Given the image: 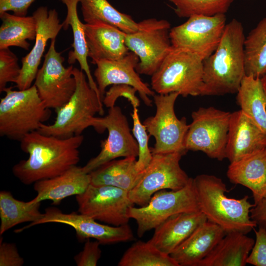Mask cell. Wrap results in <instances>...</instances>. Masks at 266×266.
Masks as SVG:
<instances>
[{
  "label": "cell",
  "mask_w": 266,
  "mask_h": 266,
  "mask_svg": "<svg viewBox=\"0 0 266 266\" xmlns=\"http://www.w3.org/2000/svg\"><path fill=\"white\" fill-rule=\"evenodd\" d=\"M83 140L82 134L60 138L31 132L20 141L21 150L29 157L15 164L12 173L27 185L61 174L78 163Z\"/></svg>",
  "instance_id": "cell-1"
},
{
  "label": "cell",
  "mask_w": 266,
  "mask_h": 266,
  "mask_svg": "<svg viewBox=\"0 0 266 266\" xmlns=\"http://www.w3.org/2000/svg\"><path fill=\"white\" fill-rule=\"evenodd\" d=\"M242 23L233 19L226 25L215 51L203 61L201 96L236 93L245 75Z\"/></svg>",
  "instance_id": "cell-2"
},
{
  "label": "cell",
  "mask_w": 266,
  "mask_h": 266,
  "mask_svg": "<svg viewBox=\"0 0 266 266\" xmlns=\"http://www.w3.org/2000/svg\"><path fill=\"white\" fill-rule=\"evenodd\" d=\"M193 180L200 210L226 234H247L257 226L250 217V210L255 205L250 202L248 196L240 199L228 198L226 184L213 175L202 174Z\"/></svg>",
  "instance_id": "cell-3"
},
{
  "label": "cell",
  "mask_w": 266,
  "mask_h": 266,
  "mask_svg": "<svg viewBox=\"0 0 266 266\" xmlns=\"http://www.w3.org/2000/svg\"><path fill=\"white\" fill-rule=\"evenodd\" d=\"M73 75L76 82L74 94L56 110L57 116L52 124H41L38 130L40 133L60 138L81 135L87 128L92 127L97 113L103 115L102 101L91 87L84 72L74 67Z\"/></svg>",
  "instance_id": "cell-4"
},
{
  "label": "cell",
  "mask_w": 266,
  "mask_h": 266,
  "mask_svg": "<svg viewBox=\"0 0 266 266\" xmlns=\"http://www.w3.org/2000/svg\"><path fill=\"white\" fill-rule=\"evenodd\" d=\"M0 101V135L20 141L27 134L38 131L50 117L51 111L40 99L33 84L28 89L6 88Z\"/></svg>",
  "instance_id": "cell-5"
},
{
  "label": "cell",
  "mask_w": 266,
  "mask_h": 266,
  "mask_svg": "<svg viewBox=\"0 0 266 266\" xmlns=\"http://www.w3.org/2000/svg\"><path fill=\"white\" fill-rule=\"evenodd\" d=\"M203 61L193 53L172 46L151 76V89L158 94L177 93L183 97L201 96Z\"/></svg>",
  "instance_id": "cell-6"
},
{
  "label": "cell",
  "mask_w": 266,
  "mask_h": 266,
  "mask_svg": "<svg viewBox=\"0 0 266 266\" xmlns=\"http://www.w3.org/2000/svg\"><path fill=\"white\" fill-rule=\"evenodd\" d=\"M231 114L212 106L200 107L193 111L185 138L186 150L200 151L220 161L226 158Z\"/></svg>",
  "instance_id": "cell-7"
},
{
  "label": "cell",
  "mask_w": 266,
  "mask_h": 266,
  "mask_svg": "<svg viewBox=\"0 0 266 266\" xmlns=\"http://www.w3.org/2000/svg\"><path fill=\"white\" fill-rule=\"evenodd\" d=\"M152 154V160L141 171L139 181L128 192L131 201L140 206L146 205L155 193L166 189L180 190L185 187L191 179L180 166L183 153Z\"/></svg>",
  "instance_id": "cell-8"
},
{
  "label": "cell",
  "mask_w": 266,
  "mask_h": 266,
  "mask_svg": "<svg viewBox=\"0 0 266 266\" xmlns=\"http://www.w3.org/2000/svg\"><path fill=\"white\" fill-rule=\"evenodd\" d=\"M198 211L200 209L194 180L191 178L189 183L180 190L159 191L152 196L146 205L131 207L128 215L136 221L137 234L141 237L173 215Z\"/></svg>",
  "instance_id": "cell-9"
},
{
  "label": "cell",
  "mask_w": 266,
  "mask_h": 266,
  "mask_svg": "<svg viewBox=\"0 0 266 266\" xmlns=\"http://www.w3.org/2000/svg\"><path fill=\"white\" fill-rule=\"evenodd\" d=\"M138 24L135 32L126 34V45L139 58L136 67L137 73L152 76L172 48L170 24L166 20L154 18L143 20Z\"/></svg>",
  "instance_id": "cell-10"
},
{
  "label": "cell",
  "mask_w": 266,
  "mask_h": 266,
  "mask_svg": "<svg viewBox=\"0 0 266 266\" xmlns=\"http://www.w3.org/2000/svg\"><path fill=\"white\" fill-rule=\"evenodd\" d=\"M179 96L177 93L157 94L153 96L155 114L143 122L150 135L155 139L152 154L180 152L187 151L184 141L189 125L183 117L179 119L174 112V104Z\"/></svg>",
  "instance_id": "cell-11"
},
{
  "label": "cell",
  "mask_w": 266,
  "mask_h": 266,
  "mask_svg": "<svg viewBox=\"0 0 266 266\" xmlns=\"http://www.w3.org/2000/svg\"><path fill=\"white\" fill-rule=\"evenodd\" d=\"M92 127L99 133L108 131L107 138L100 141V151L82 167L88 173L103 164L119 157H135L138 155V146L131 132L126 116L120 107L109 108L103 117H95Z\"/></svg>",
  "instance_id": "cell-12"
},
{
  "label": "cell",
  "mask_w": 266,
  "mask_h": 266,
  "mask_svg": "<svg viewBox=\"0 0 266 266\" xmlns=\"http://www.w3.org/2000/svg\"><path fill=\"white\" fill-rule=\"evenodd\" d=\"M226 24L225 14L191 16L184 23L170 29L171 45L204 61L217 48Z\"/></svg>",
  "instance_id": "cell-13"
},
{
  "label": "cell",
  "mask_w": 266,
  "mask_h": 266,
  "mask_svg": "<svg viewBox=\"0 0 266 266\" xmlns=\"http://www.w3.org/2000/svg\"><path fill=\"white\" fill-rule=\"evenodd\" d=\"M55 39H51L34 85L46 107L57 110L70 99L75 91L76 82L73 75L74 67L64 66V58L56 50Z\"/></svg>",
  "instance_id": "cell-14"
},
{
  "label": "cell",
  "mask_w": 266,
  "mask_h": 266,
  "mask_svg": "<svg viewBox=\"0 0 266 266\" xmlns=\"http://www.w3.org/2000/svg\"><path fill=\"white\" fill-rule=\"evenodd\" d=\"M76 200L79 213L113 226L128 224L129 210L134 205L125 190L91 184L84 192L76 196Z\"/></svg>",
  "instance_id": "cell-15"
},
{
  "label": "cell",
  "mask_w": 266,
  "mask_h": 266,
  "mask_svg": "<svg viewBox=\"0 0 266 266\" xmlns=\"http://www.w3.org/2000/svg\"><path fill=\"white\" fill-rule=\"evenodd\" d=\"M49 223L70 226L75 230L79 240L94 238L102 245L126 242L133 238V233L128 224L120 226L103 225L82 213H64L53 207L45 209L43 217L34 226Z\"/></svg>",
  "instance_id": "cell-16"
},
{
  "label": "cell",
  "mask_w": 266,
  "mask_h": 266,
  "mask_svg": "<svg viewBox=\"0 0 266 266\" xmlns=\"http://www.w3.org/2000/svg\"><path fill=\"white\" fill-rule=\"evenodd\" d=\"M138 62L136 55L129 51L120 59L100 60L95 64L97 67L94 75L102 100L107 87L124 84L135 88L144 103L147 106L152 105V101L149 97H153L155 92L139 77L136 70Z\"/></svg>",
  "instance_id": "cell-17"
},
{
  "label": "cell",
  "mask_w": 266,
  "mask_h": 266,
  "mask_svg": "<svg viewBox=\"0 0 266 266\" xmlns=\"http://www.w3.org/2000/svg\"><path fill=\"white\" fill-rule=\"evenodd\" d=\"M33 16L37 22V32L33 48L21 60V72L15 82L16 87L20 90L32 86L48 40L56 39L63 28L55 9L48 10L47 7L41 6L36 9Z\"/></svg>",
  "instance_id": "cell-18"
},
{
  "label": "cell",
  "mask_w": 266,
  "mask_h": 266,
  "mask_svg": "<svg viewBox=\"0 0 266 266\" xmlns=\"http://www.w3.org/2000/svg\"><path fill=\"white\" fill-rule=\"evenodd\" d=\"M266 147V131L252 122L240 109L231 113L226 155L230 163Z\"/></svg>",
  "instance_id": "cell-19"
},
{
  "label": "cell",
  "mask_w": 266,
  "mask_h": 266,
  "mask_svg": "<svg viewBox=\"0 0 266 266\" xmlns=\"http://www.w3.org/2000/svg\"><path fill=\"white\" fill-rule=\"evenodd\" d=\"M88 57L96 64L103 60H114L130 51L126 45L125 32L112 25L96 22L84 24Z\"/></svg>",
  "instance_id": "cell-20"
},
{
  "label": "cell",
  "mask_w": 266,
  "mask_h": 266,
  "mask_svg": "<svg viewBox=\"0 0 266 266\" xmlns=\"http://www.w3.org/2000/svg\"><path fill=\"white\" fill-rule=\"evenodd\" d=\"M227 176L231 183L248 188L257 204L266 197V147L230 163Z\"/></svg>",
  "instance_id": "cell-21"
},
{
  "label": "cell",
  "mask_w": 266,
  "mask_h": 266,
  "mask_svg": "<svg viewBox=\"0 0 266 266\" xmlns=\"http://www.w3.org/2000/svg\"><path fill=\"white\" fill-rule=\"evenodd\" d=\"M225 235L220 226L207 220L200 225L170 255L179 266H198Z\"/></svg>",
  "instance_id": "cell-22"
},
{
  "label": "cell",
  "mask_w": 266,
  "mask_h": 266,
  "mask_svg": "<svg viewBox=\"0 0 266 266\" xmlns=\"http://www.w3.org/2000/svg\"><path fill=\"white\" fill-rule=\"evenodd\" d=\"M207 221L200 210L173 215L155 228L148 242L162 252L170 255L200 225Z\"/></svg>",
  "instance_id": "cell-23"
},
{
  "label": "cell",
  "mask_w": 266,
  "mask_h": 266,
  "mask_svg": "<svg viewBox=\"0 0 266 266\" xmlns=\"http://www.w3.org/2000/svg\"><path fill=\"white\" fill-rule=\"evenodd\" d=\"M90 182V174L76 165L57 176L35 182L33 189L37 195L31 200L37 203L50 200L58 205L67 197L84 192Z\"/></svg>",
  "instance_id": "cell-24"
},
{
  "label": "cell",
  "mask_w": 266,
  "mask_h": 266,
  "mask_svg": "<svg viewBox=\"0 0 266 266\" xmlns=\"http://www.w3.org/2000/svg\"><path fill=\"white\" fill-rule=\"evenodd\" d=\"M255 240L240 233H231L220 240L198 266H244Z\"/></svg>",
  "instance_id": "cell-25"
},
{
  "label": "cell",
  "mask_w": 266,
  "mask_h": 266,
  "mask_svg": "<svg viewBox=\"0 0 266 266\" xmlns=\"http://www.w3.org/2000/svg\"><path fill=\"white\" fill-rule=\"evenodd\" d=\"M136 161L135 157H126L107 162L89 173L90 184L113 186L129 192L141 175L136 168Z\"/></svg>",
  "instance_id": "cell-26"
},
{
  "label": "cell",
  "mask_w": 266,
  "mask_h": 266,
  "mask_svg": "<svg viewBox=\"0 0 266 266\" xmlns=\"http://www.w3.org/2000/svg\"><path fill=\"white\" fill-rule=\"evenodd\" d=\"M40 202H33L31 200L25 202L16 199L7 191L0 192V234L21 223L31 222L29 225L17 230L20 233L34 226L43 216L39 210Z\"/></svg>",
  "instance_id": "cell-27"
},
{
  "label": "cell",
  "mask_w": 266,
  "mask_h": 266,
  "mask_svg": "<svg viewBox=\"0 0 266 266\" xmlns=\"http://www.w3.org/2000/svg\"><path fill=\"white\" fill-rule=\"evenodd\" d=\"M60 0L66 5L67 8L66 17L62 23L63 28L66 30L70 26L73 34V50L68 53L67 62L70 65L74 64L76 61L79 63L81 69L87 76L91 87L102 100L88 63V49L84 31V24L80 21L77 13V5L79 0Z\"/></svg>",
  "instance_id": "cell-28"
},
{
  "label": "cell",
  "mask_w": 266,
  "mask_h": 266,
  "mask_svg": "<svg viewBox=\"0 0 266 266\" xmlns=\"http://www.w3.org/2000/svg\"><path fill=\"white\" fill-rule=\"evenodd\" d=\"M236 94V102L240 110L266 131V94L261 79L245 75Z\"/></svg>",
  "instance_id": "cell-29"
},
{
  "label": "cell",
  "mask_w": 266,
  "mask_h": 266,
  "mask_svg": "<svg viewBox=\"0 0 266 266\" xmlns=\"http://www.w3.org/2000/svg\"><path fill=\"white\" fill-rule=\"evenodd\" d=\"M2 21L0 27V49L11 46L29 50L30 43L28 40H35L37 22L31 16H20L7 12L0 14Z\"/></svg>",
  "instance_id": "cell-30"
},
{
  "label": "cell",
  "mask_w": 266,
  "mask_h": 266,
  "mask_svg": "<svg viewBox=\"0 0 266 266\" xmlns=\"http://www.w3.org/2000/svg\"><path fill=\"white\" fill-rule=\"evenodd\" d=\"M86 24L102 22L114 26L127 34L135 32L138 24L129 15L115 8L107 0H79Z\"/></svg>",
  "instance_id": "cell-31"
},
{
  "label": "cell",
  "mask_w": 266,
  "mask_h": 266,
  "mask_svg": "<svg viewBox=\"0 0 266 266\" xmlns=\"http://www.w3.org/2000/svg\"><path fill=\"white\" fill-rule=\"evenodd\" d=\"M244 51L245 75L261 78L266 72V17L245 36Z\"/></svg>",
  "instance_id": "cell-32"
},
{
  "label": "cell",
  "mask_w": 266,
  "mask_h": 266,
  "mask_svg": "<svg viewBox=\"0 0 266 266\" xmlns=\"http://www.w3.org/2000/svg\"><path fill=\"white\" fill-rule=\"evenodd\" d=\"M118 266H179L169 254L164 253L148 241H137L120 259Z\"/></svg>",
  "instance_id": "cell-33"
},
{
  "label": "cell",
  "mask_w": 266,
  "mask_h": 266,
  "mask_svg": "<svg viewBox=\"0 0 266 266\" xmlns=\"http://www.w3.org/2000/svg\"><path fill=\"white\" fill-rule=\"evenodd\" d=\"M174 6V11L179 18L194 15L213 16L225 14L233 0H168Z\"/></svg>",
  "instance_id": "cell-34"
},
{
  "label": "cell",
  "mask_w": 266,
  "mask_h": 266,
  "mask_svg": "<svg viewBox=\"0 0 266 266\" xmlns=\"http://www.w3.org/2000/svg\"><path fill=\"white\" fill-rule=\"evenodd\" d=\"M131 116L133 120L132 132L137 141L139 150L136 167L138 171L141 172L150 163L153 154L148 145L149 137L148 132L140 121L137 107H133Z\"/></svg>",
  "instance_id": "cell-35"
},
{
  "label": "cell",
  "mask_w": 266,
  "mask_h": 266,
  "mask_svg": "<svg viewBox=\"0 0 266 266\" xmlns=\"http://www.w3.org/2000/svg\"><path fill=\"white\" fill-rule=\"evenodd\" d=\"M18 58L9 48L0 49V92L9 82L15 83L21 72Z\"/></svg>",
  "instance_id": "cell-36"
},
{
  "label": "cell",
  "mask_w": 266,
  "mask_h": 266,
  "mask_svg": "<svg viewBox=\"0 0 266 266\" xmlns=\"http://www.w3.org/2000/svg\"><path fill=\"white\" fill-rule=\"evenodd\" d=\"M137 90L133 87L124 84L113 85L105 92L102 103L107 108L115 106L116 100L121 97L126 98L133 107H138L140 101L135 96Z\"/></svg>",
  "instance_id": "cell-37"
},
{
  "label": "cell",
  "mask_w": 266,
  "mask_h": 266,
  "mask_svg": "<svg viewBox=\"0 0 266 266\" xmlns=\"http://www.w3.org/2000/svg\"><path fill=\"white\" fill-rule=\"evenodd\" d=\"M256 239L248 257L247 264L255 266H266V229L259 227L255 230Z\"/></svg>",
  "instance_id": "cell-38"
},
{
  "label": "cell",
  "mask_w": 266,
  "mask_h": 266,
  "mask_svg": "<svg viewBox=\"0 0 266 266\" xmlns=\"http://www.w3.org/2000/svg\"><path fill=\"white\" fill-rule=\"evenodd\" d=\"M100 243L97 240L87 239L83 249L75 256L74 259L77 266H96L101 257Z\"/></svg>",
  "instance_id": "cell-39"
},
{
  "label": "cell",
  "mask_w": 266,
  "mask_h": 266,
  "mask_svg": "<svg viewBox=\"0 0 266 266\" xmlns=\"http://www.w3.org/2000/svg\"><path fill=\"white\" fill-rule=\"evenodd\" d=\"M0 241V266H22L24 260L20 255L18 249L14 243Z\"/></svg>",
  "instance_id": "cell-40"
},
{
  "label": "cell",
  "mask_w": 266,
  "mask_h": 266,
  "mask_svg": "<svg viewBox=\"0 0 266 266\" xmlns=\"http://www.w3.org/2000/svg\"><path fill=\"white\" fill-rule=\"evenodd\" d=\"M34 0H0V14L12 11L17 16H26L29 8Z\"/></svg>",
  "instance_id": "cell-41"
},
{
  "label": "cell",
  "mask_w": 266,
  "mask_h": 266,
  "mask_svg": "<svg viewBox=\"0 0 266 266\" xmlns=\"http://www.w3.org/2000/svg\"><path fill=\"white\" fill-rule=\"evenodd\" d=\"M250 217L258 227L266 229V197L251 209Z\"/></svg>",
  "instance_id": "cell-42"
},
{
  "label": "cell",
  "mask_w": 266,
  "mask_h": 266,
  "mask_svg": "<svg viewBox=\"0 0 266 266\" xmlns=\"http://www.w3.org/2000/svg\"><path fill=\"white\" fill-rule=\"evenodd\" d=\"M261 79V81H262L264 89L266 94V72Z\"/></svg>",
  "instance_id": "cell-43"
}]
</instances>
